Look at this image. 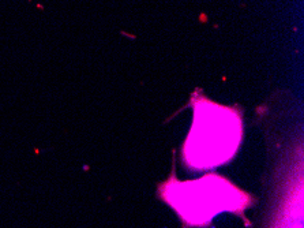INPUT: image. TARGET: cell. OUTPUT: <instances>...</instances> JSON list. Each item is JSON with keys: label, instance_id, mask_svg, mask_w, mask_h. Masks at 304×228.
I'll use <instances>...</instances> for the list:
<instances>
[{"label": "cell", "instance_id": "1", "mask_svg": "<svg viewBox=\"0 0 304 228\" xmlns=\"http://www.w3.org/2000/svg\"><path fill=\"white\" fill-rule=\"evenodd\" d=\"M194 122L183 145V159L192 169H213L236 154L243 138L242 114L195 93Z\"/></svg>", "mask_w": 304, "mask_h": 228}, {"label": "cell", "instance_id": "2", "mask_svg": "<svg viewBox=\"0 0 304 228\" xmlns=\"http://www.w3.org/2000/svg\"><path fill=\"white\" fill-rule=\"evenodd\" d=\"M160 193L187 225L203 227L218 213H240L251 205L248 194L217 174L187 182L170 178Z\"/></svg>", "mask_w": 304, "mask_h": 228}]
</instances>
